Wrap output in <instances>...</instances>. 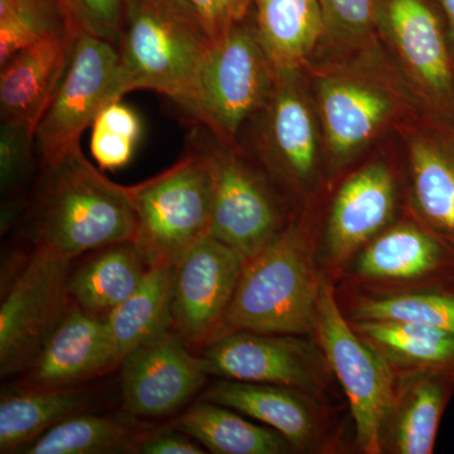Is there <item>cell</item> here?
Masks as SVG:
<instances>
[{"label": "cell", "instance_id": "1", "mask_svg": "<svg viewBox=\"0 0 454 454\" xmlns=\"http://www.w3.org/2000/svg\"><path fill=\"white\" fill-rule=\"evenodd\" d=\"M41 167L31 214L35 249L74 260L134 240L136 212L129 187L110 181L92 166L80 143Z\"/></svg>", "mask_w": 454, "mask_h": 454}, {"label": "cell", "instance_id": "2", "mask_svg": "<svg viewBox=\"0 0 454 454\" xmlns=\"http://www.w3.org/2000/svg\"><path fill=\"white\" fill-rule=\"evenodd\" d=\"M321 286L306 235L292 223L245 262L217 337L235 331L309 333Z\"/></svg>", "mask_w": 454, "mask_h": 454}, {"label": "cell", "instance_id": "3", "mask_svg": "<svg viewBox=\"0 0 454 454\" xmlns=\"http://www.w3.org/2000/svg\"><path fill=\"white\" fill-rule=\"evenodd\" d=\"M276 71L254 22L244 18L211 44L182 109L215 138L236 145L241 128L267 106Z\"/></svg>", "mask_w": 454, "mask_h": 454}, {"label": "cell", "instance_id": "4", "mask_svg": "<svg viewBox=\"0 0 454 454\" xmlns=\"http://www.w3.org/2000/svg\"><path fill=\"white\" fill-rule=\"evenodd\" d=\"M136 212L133 243L148 265L176 268L210 235L214 178L207 157L192 148L172 167L129 187Z\"/></svg>", "mask_w": 454, "mask_h": 454}, {"label": "cell", "instance_id": "5", "mask_svg": "<svg viewBox=\"0 0 454 454\" xmlns=\"http://www.w3.org/2000/svg\"><path fill=\"white\" fill-rule=\"evenodd\" d=\"M210 46L164 0H125L118 43L122 92L152 90L184 106Z\"/></svg>", "mask_w": 454, "mask_h": 454}, {"label": "cell", "instance_id": "6", "mask_svg": "<svg viewBox=\"0 0 454 454\" xmlns=\"http://www.w3.org/2000/svg\"><path fill=\"white\" fill-rule=\"evenodd\" d=\"M313 333L348 396L358 448L367 454L382 453L385 428L396 397L393 367L358 336L327 283H322L319 291Z\"/></svg>", "mask_w": 454, "mask_h": 454}, {"label": "cell", "instance_id": "7", "mask_svg": "<svg viewBox=\"0 0 454 454\" xmlns=\"http://www.w3.org/2000/svg\"><path fill=\"white\" fill-rule=\"evenodd\" d=\"M122 97L118 46L80 32L64 79L35 130L41 166L55 162L80 143L98 114Z\"/></svg>", "mask_w": 454, "mask_h": 454}, {"label": "cell", "instance_id": "8", "mask_svg": "<svg viewBox=\"0 0 454 454\" xmlns=\"http://www.w3.org/2000/svg\"><path fill=\"white\" fill-rule=\"evenodd\" d=\"M71 262L33 249L0 306V373L25 372L71 306Z\"/></svg>", "mask_w": 454, "mask_h": 454}, {"label": "cell", "instance_id": "9", "mask_svg": "<svg viewBox=\"0 0 454 454\" xmlns=\"http://www.w3.org/2000/svg\"><path fill=\"white\" fill-rule=\"evenodd\" d=\"M387 42L428 112L454 115V49L435 0H373Z\"/></svg>", "mask_w": 454, "mask_h": 454}, {"label": "cell", "instance_id": "10", "mask_svg": "<svg viewBox=\"0 0 454 454\" xmlns=\"http://www.w3.org/2000/svg\"><path fill=\"white\" fill-rule=\"evenodd\" d=\"M210 137L212 145L195 136L214 178L210 235L247 260L282 230L279 208L267 179L241 158L238 145Z\"/></svg>", "mask_w": 454, "mask_h": 454}, {"label": "cell", "instance_id": "11", "mask_svg": "<svg viewBox=\"0 0 454 454\" xmlns=\"http://www.w3.org/2000/svg\"><path fill=\"white\" fill-rule=\"evenodd\" d=\"M244 256L212 235L193 245L175 268L172 327L188 346L216 339L245 265Z\"/></svg>", "mask_w": 454, "mask_h": 454}, {"label": "cell", "instance_id": "12", "mask_svg": "<svg viewBox=\"0 0 454 454\" xmlns=\"http://www.w3.org/2000/svg\"><path fill=\"white\" fill-rule=\"evenodd\" d=\"M124 409L134 417H162L184 406L207 379L202 357L175 330L146 340L121 361Z\"/></svg>", "mask_w": 454, "mask_h": 454}, {"label": "cell", "instance_id": "13", "mask_svg": "<svg viewBox=\"0 0 454 454\" xmlns=\"http://www.w3.org/2000/svg\"><path fill=\"white\" fill-rule=\"evenodd\" d=\"M313 348L297 334L235 331L205 346L201 357L208 375L309 391L322 379Z\"/></svg>", "mask_w": 454, "mask_h": 454}, {"label": "cell", "instance_id": "14", "mask_svg": "<svg viewBox=\"0 0 454 454\" xmlns=\"http://www.w3.org/2000/svg\"><path fill=\"white\" fill-rule=\"evenodd\" d=\"M316 92L325 146L337 162L351 160L402 109L393 90L372 77L348 70L318 76Z\"/></svg>", "mask_w": 454, "mask_h": 454}, {"label": "cell", "instance_id": "15", "mask_svg": "<svg viewBox=\"0 0 454 454\" xmlns=\"http://www.w3.org/2000/svg\"><path fill=\"white\" fill-rule=\"evenodd\" d=\"M280 68L262 115L256 148L269 170L289 184H309L319 155V131L301 74Z\"/></svg>", "mask_w": 454, "mask_h": 454}, {"label": "cell", "instance_id": "16", "mask_svg": "<svg viewBox=\"0 0 454 454\" xmlns=\"http://www.w3.org/2000/svg\"><path fill=\"white\" fill-rule=\"evenodd\" d=\"M405 136L419 223L454 256V115L428 112Z\"/></svg>", "mask_w": 454, "mask_h": 454}, {"label": "cell", "instance_id": "17", "mask_svg": "<svg viewBox=\"0 0 454 454\" xmlns=\"http://www.w3.org/2000/svg\"><path fill=\"white\" fill-rule=\"evenodd\" d=\"M118 364L121 360L106 319L71 303L46 345L26 370L22 387L68 389Z\"/></svg>", "mask_w": 454, "mask_h": 454}, {"label": "cell", "instance_id": "18", "mask_svg": "<svg viewBox=\"0 0 454 454\" xmlns=\"http://www.w3.org/2000/svg\"><path fill=\"white\" fill-rule=\"evenodd\" d=\"M395 205V179L387 164L354 173L340 188L328 219L325 245L334 264L348 262L384 231Z\"/></svg>", "mask_w": 454, "mask_h": 454}, {"label": "cell", "instance_id": "19", "mask_svg": "<svg viewBox=\"0 0 454 454\" xmlns=\"http://www.w3.org/2000/svg\"><path fill=\"white\" fill-rule=\"evenodd\" d=\"M77 35L49 38L18 51L0 66L2 121L37 128L64 79Z\"/></svg>", "mask_w": 454, "mask_h": 454}, {"label": "cell", "instance_id": "20", "mask_svg": "<svg viewBox=\"0 0 454 454\" xmlns=\"http://www.w3.org/2000/svg\"><path fill=\"white\" fill-rule=\"evenodd\" d=\"M402 387H397L395 403L382 439L399 454H430L442 414L450 397L454 372L420 370L405 372Z\"/></svg>", "mask_w": 454, "mask_h": 454}, {"label": "cell", "instance_id": "21", "mask_svg": "<svg viewBox=\"0 0 454 454\" xmlns=\"http://www.w3.org/2000/svg\"><path fill=\"white\" fill-rule=\"evenodd\" d=\"M205 400L267 424L269 428L280 433L292 447H309L317 435L318 422L315 409L301 390L223 379L206 391Z\"/></svg>", "mask_w": 454, "mask_h": 454}, {"label": "cell", "instance_id": "22", "mask_svg": "<svg viewBox=\"0 0 454 454\" xmlns=\"http://www.w3.org/2000/svg\"><path fill=\"white\" fill-rule=\"evenodd\" d=\"M454 256L420 223L384 230L357 254L355 273L376 282H409L429 276Z\"/></svg>", "mask_w": 454, "mask_h": 454}, {"label": "cell", "instance_id": "23", "mask_svg": "<svg viewBox=\"0 0 454 454\" xmlns=\"http://www.w3.org/2000/svg\"><path fill=\"white\" fill-rule=\"evenodd\" d=\"M260 44L276 70L301 68L325 35L318 0H252Z\"/></svg>", "mask_w": 454, "mask_h": 454}, {"label": "cell", "instance_id": "24", "mask_svg": "<svg viewBox=\"0 0 454 454\" xmlns=\"http://www.w3.org/2000/svg\"><path fill=\"white\" fill-rule=\"evenodd\" d=\"M148 269L133 241L109 245L70 274L68 294L90 315L106 317L136 292Z\"/></svg>", "mask_w": 454, "mask_h": 454}, {"label": "cell", "instance_id": "25", "mask_svg": "<svg viewBox=\"0 0 454 454\" xmlns=\"http://www.w3.org/2000/svg\"><path fill=\"white\" fill-rule=\"evenodd\" d=\"M82 391L29 389L5 394L0 400V452L28 448L56 424L82 413L89 403Z\"/></svg>", "mask_w": 454, "mask_h": 454}, {"label": "cell", "instance_id": "26", "mask_svg": "<svg viewBox=\"0 0 454 454\" xmlns=\"http://www.w3.org/2000/svg\"><path fill=\"white\" fill-rule=\"evenodd\" d=\"M361 339L393 369L454 372V334L428 325L397 321L349 322Z\"/></svg>", "mask_w": 454, "mask_h": 454}, {"label": "cell", "instance_id": "27", "mask_svg": "<svg viewBox=\"0 0 454 454\" xmlns=\"http://www.w3.org/2000/svg\"><path fill=\"white\" fill-rule=\"evenodd\" d=\"M173 276L169 265H149L136 292L106 317L121 364L146 340L172 328Z\"/></svg>", "mask_w": 454, "mask_h": 454}, {"label": "cell", "instance_id": "28", "mask_svg": "<svg viewBox=\"0 0 454 454\" xmlns=\"http://www.w3.org/2000/svg\"><path fill=\"white\" fill-rule=\"evenodd\" d=\"M177 429L217 454H282L292 447L277 430L256 426L234 409L206 400L179 418Z\"/></svg>", "mask_w": 454, "mask_h": 454}, {"label": "cell", "instance_id": "29", "mask_svg": "<svg viewBox=\"0 0 454 454\" xmlns=\"http://www.w3.org/2000/svg\"><path fill=\"white\" fill-rule=\"evenodd\" d=\"M145 434L124 420L76 414L47 430L27 454H106L138 452Z\"/></svg>", "mask_w": 454, "mask_h": 454}, {"label": "cell", "instance_id": "30", "mask_svg": "<svg viewBox=\"0 0 454 454\" xmlns=\"http://www.w3.org/2000/svg\"><path fill=\"white\" fill-rule=\"evenodd\" d=\"M79 33L62 0H0V66L38 42Z\"/></svg>", "mask_w": 454, "mask_h": 454}, {"label": "cell", "instance_id": "31", "mask_svg": "<svg viewBox=\"0 0 454 454\" xmlns=\"http://www.w3.org/2000/svg\"><path fill=\"white\" fill-rule=\"evenodd\" d=\"M354 321H397L428 325L454 334V297L400 294L366 298L354 309Z\"/></svg>", "mask_w": 454, "mask_h": 454}, {"label": "cell", "instance_id": "32", "mask_svg": "<svg viewBox=\"0 0 454 454\" xmlns=\"http://www.w3.org/2000/svg\"><path fill=\"white\" fill-rule=\"evenodd\" d=\"M35 131L20 122L2 121L0 125V184L3 197H12L13 205L3 212L17 214L20 193L25 190L35 168Z\"/></svg>", "mask_w": 454, "mask_h": 454}, {"label": "cell", "instance_id": "33", "mask_svg": "<svg viewBox=\"0 0 454 454\" xmlns=\"http://www.w3.org/2000/svg\"><path fill=\"white\" fill-rule=\"evenodd\" d=\"M325 35L348 49L369 47L378 35L373 0H318Z\"/></svg>", "mask_w": 454, "mask_h": 454}, {"label": "cell", "instance_id": "34", "mask_svg": "<svg viewBox=\"0 0 454 454\" xmlns=\"http://www.w3.org/2000/svg\"><path fill=\"white\" fill-rule=\"evenodd\" d=\"M74 27L118 46L125 0H62Z\"/></svg>", "mask_w": 454, "mask_h": 454}, {"label": "cell", "instance_id": "35", "mask_svg": "<svg viewBox=\"0 0 454 454\" xmlns=\"http://www.w3.org/2000/svg\"><path fill=\"white\" fill-rule=\"evenodd\" d=\"M186 18L211 44L221 40L232 25L221 0H164Z\"/></svg>", "mask_w": 454, "mask_h": 454}, {"label": "cell", "instance_id": "36", "mask_svg": "<svg viewBox=\"0 0 454 454\" xmlns=\"http://www.w3.org/2000/svg\"><path fill=\"white\" fill-rule=\"evenodd\" d=\"M91 128L90 151L100 169H118L129 163L137 142L114 131L97 127Z\"/></svg>", "mask_w": 454, "mask_h": 454}, {"label": "cell", "instance_id": "37", "mask_svg": "<svg viewBox=\"0 0 454 454\" xmlns=\"http://www.w3.org/2000/svg\"><path fill=\"white\" fill-rule=\"evenodd\" d=\"M91 127L121 134L137 143L142 136V121L138 114L129 106L121 104V100L109 104L103 112L98 114L97 121Z\"/></svg>", "mask_w": 454, "mask_h": 454}, {"label": "cell", "instance_id": "38", "mask_svg": "<svg viewBox=\"0 0 454 454\" xmlns=\"http://www.w3.org/2000/svg\"><path fill=\"white\" fill-rule=\"evenodd\" d=\"M145 454H202L206 450L184 432L145 435L138 448Z\"/></svg>", "mask_w": 454, "mask_h": 454}, {"label": "cell", "instance_id": "39", "mask_svg": "<svg viewBox=\"0 0 454 454\" xmlns=\"http://www.w3.org/2000/svg\"><path fill=\"white\" fill-rule=\"evenodd\" d=\"M231 22L244 20L252 11V0H221Z\"/></svg>", "mask_w": 454, "mask_h": 454}, {"label": "cell", "instance_id": "40", "mask_svg": "<svg viewBox=\"0 0 454 454\" xmlns=\"http://www.w3.org/2000/svg\"><path fill=\"white\" fill-rule=\"evenodd\" d=\"M447 20L448 35L454 49V0H435Z\"/></svg>", "mask_w": 454, "mask_h": 454}]
</instances>
